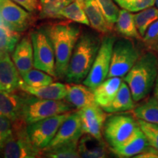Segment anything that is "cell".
Here are the masks:
<instances>
[{
  "instance_id": "cell-34",
  "label": "cell",
  "mask_w": 158,
  "mask_h": 158,
  "mask_svg": "<svg viewBox=\"0 0 158 158\" xmlns=\"http://www.w3.org/2000/svg\"><path fill=\"white\" fill-rule=\"evenodd\" d=\"M8 117L0 113V152L13 131V124Z\"/></svg>"
},
{
  "instance_id": "cell-43",
  "label": "cell",
  "mask_w": 158,
  "mask_h": 158,
  "mask_svg": "<svg viewBox=\"0 0 158 158\" xmlns=\"http://www.w3.org/2000/svg\"><path fill=\"white\" fill-rule=\"evenodd\" d=\"M76 1L81 2H86V1H87V0H76Z\"/></svg>"
},
{
  "instance_id": "cell-30",
  "label": "cell",
  "mask_w": 158,
  "mask_h": 158,
  "mask_svg": "<svg viewBox=\"0 0 158 158\" xmlns=\"http://www.w3.org/2000/svg\"><path fill=\"white\" fill-rule=\"evenodd\" d=\"M78 142L65 143L59 147L43 150V155L51 158H78L81 157L78 149Z\"/></svg>"
},
{
  "instance_id": "cell-3",
  "label": "cell",
  "mask_w": 158,
  "mask_h": 158,
  "mask_svg": "<svg viewBox=\"0 0 158 158\" xmlns=\"http://www.w3.org/2000/svg\"><path fill=\"white\" fill-rule=\"evenodd\" d=\"M100 43L96 37L84 34L79 37L71 56L65 80L68 83L79 84L88 76Z\"/></svg>"
},
{
  "instance_id": "cell-20",
  "label": "cell",
  "mask_w": 158,
  "mask_h": 158,
  "mask_svg": "<svg viewBox=\"0 0 158 158\" xmlns=\"http://www.w3.org/2000/svg\"><path fill=\"white\" fill-rule=\"evenodd\" d=\"M122 80L120 77L108 78L93 89L95 101L103 108L108 106L117 94Z\"/></svg>"
},
{
  "instance_id": "cell-31",
  "label": "cell",
  "mask_w": 158,
  "mask_h": 158,
  "mask_svg": "<svg viewBox=\"0 0 158 158\" xmlns=\"http://www.w3.org/2000/svg\"><path fill=\"white\" fill-rule=\"evenodd\" d=\"M23 81L31 86H46L54 82V76L38 69H31L21 76Z\"/></svg>"
},
{
  "instance_id": "cell-14",
  "label": "cell",
  "mask_w": 158,
  "mask_h": 158,
  "mask_svg": "<svg viewBox=\"0 0 158 158\" xmlns=\"http://www.w3.org/2000/svg\"><path fill=\"white\" fill-rule=\"evenodd\" d=\"M149 146L147 136L138 125L130 138L117 147H112L111 151L119 157H131L142 152Z\"/></svg>"
},
{
  "instance_id": "cell-16",
  "label": "cell",
  "mask_w": 158,
  "mask_h": 158,
  "mask_svg": "<svg viewBox=\"0 0 158 158\" xmlns=\"http://www.w3.org/2000/svg\"><path fill=\"white\" fill-rule=\"evenodd\" d=\"M12 59L21 76L32 69L34 66V53L30 37H23L18 43L13 51Z\"/></svg>"
},
{
  "instance_id": "cell-6",
  "label": "cell",
  "mask_w": 158,
  "mask_h": 158,
  "mask_svg": "<svg viewBox=\"0 0 158 158\" xmlns=\"http://www.w3.org/2000/svg\"><path fill=\"white\" fill-rule=\"evenodd\" d=\"M139 57V51L130 40L121 39L116 41L114 45L108 78L125 76Z\"/></svg>"
},
{
  "instance_id": "cell-25",
  "label": "cell",
  "mask_w": 158,
  "mask_h": 158,
  "mask_svg": "<svg viewBox=\"0 0 158 158\" xmlns=\"http://www.w3.org/2000/svg\"><path fill=\"white\" fill-rule=\"evenodd\" d=\"M138 119L158 125V101L155 97L149 98L133 110Z\"/></svg>"
},
{
  "instance_id": "cell-39",
  "label": "cell",
  "mask_w": 158,
  "mask_h": 158,
  "mask_svg": "<svg viewBox=\"0 0 158 158\" xmlns=\"http://www.w3.org/2000/svg\"><path fill=\"white\" fill-rule=\"evenodd\" d=\"M154 97L157 99L158 101V75L155 84V89H154Z\"/></svg>"
},
{
  "instance_id": "cell-4",
  "label": "cell",
  "mask_w": 158,
  "mask_h": 158,
  "mask_svg": "<svg viewBox=\"0 0 158 158\" xmlns=\"http://www.w3.org/2000/svg\"><path fill=\"white\" fill-rule=\"evenodd\" d=\"M71 108L72 105L62 100L29 97L24 98L22 118L27 124H29L51 116L67 113Z\"/></svg>"
},
{
  "instance_id": "cell-12",
  "label": "cell",
  "mask_w": 158,
  "mask_h": 158,
  "mask_svg": "<svg viewBox=\"0 0 158 158\" xmlns=\"http://www.w3.org/2000/svg\"><path fill=\"white\" fill-rule=\"evenodd\" d=\"M0 13L5 24L13 30L20 32L28 28L30 15L13 0H0Z\"/></svg>"
},
{
  "instance_id": "cell-29",
  "label": "cell",
  "mask_w": 158,
  "mask_h": 158,
  "mask_svg": "<svg viewBox=\"0 0 158 158\" xmlns=\"http://www.w3.org/2000/svg\"><path fill=\"white\" fill-rule=\"evenodd\" d=\"M134 20L138 32L143 37L149 26L158 20V9L150 7L134 15Z\"/></svg>"
},
{
  "instance_id": "cell-8",
  "label": "cell",
  "mask_w": 158,
  "mask_h": 158,
  "mask_svg": "<svg viewBox=\"0 0 158 158\" xmlns=\"http://www.w3.org/2000/svg\"><path fill=\"white\" fill-rule=\"evenodd\" d=\"M115 42L116 38L113 36H105L102 40L92 68L83 81V84L92 90L108 78Z\"/></svg>"
},
{
  "instance_id": "cell-37",
  "label": "cell",
  "mask_w": 158,
  "mask_h": 158,
  "mask_svg": "<svg viewBox=\"0 0 158 158\" xmlns=\"http://www.w3.org/2000/svg\"><path fill=\"white\" fill-rule=\"evenodd\" d=\"M13 1L29 12L37 10L39 7L38 0H13Z\"/></svg>"
},
{
  "instance_id": "cell-28",
  "label": "cell",
  "mask_w": 158,
  "mask_h": 158,
  "mask_svg": "<svg viewBox=\"0 0 158 158\" xmlns=\"http://www.w3.org/2000/svg\"><path fill=\"white\" fill-rule=\"evenodd\" d=\"M84 3L73 0L62 9L61 15L62 18L68 19L74 22L89 26V21L84 9Z\"/></svg>"
},
{
  "instance_id": "cell-5",
  "label": "cell",
  "mask_w": 158,
  "mask_h": 158,
  "mask_svg": "<svg viewBox=\"0 0 158 158\" xmlns=\"http://www.w3.org/2000/svg\"><path fill=\"white\" fill-rule=\"evenodd\" d=\"M26 124L23 118L13 122V131L2 149L4 157L35 158L42 153L31 143Z\"/></svg>"
},
{
  "instance_id": "cell-32",
  "label": "cell",
  "mask_w": 158,
  "mask_h": 158,
  "mask_svg": "<svg viewBox=\"0 0 158 158\" xmlns=\"http://www.w3.org/2000/svg\"><path fill=\"white\" fill-rule=\"evenodd\" d=\"M108 22L114 26L117 21L119 10L113 0H96Z\"/></svg>"
},
{
  "instance_id": "cell-41",
  "label": "cell",
  "mask_w": 158,
  "mask_h": 158,
  "mask_svg": "<svg viewBox=\"0 0 158 158\" xmlns=\"http://www.w3.org/2000/svg\"><path fill=\"white\" fill-rule=\"evenodd\" d=\"M2 23H5L3 21V19L2 18V15H1V13H0V24H2Z\"/></svg>"
},
{
  "instance_id": "cell-7",
  "label": "cell",
  "mask_w": 158,
  "mask_h": 158,
  "mask_svg": "<svg viewBox=\"0 0 158 158\" xmlns=\"http://www.w3.org/2000/svg\"><path fill=\"white\" fill-rule=\"evenodd\" d=\"M69 114L67 112L27 124V133L32 145L43 152L56 135L59 127Z\"/></svg>"
},
{
  "instance_id": "cell-35",
  "label": "cell",
  "mask_w": 158,
  "mask_h": 158,
  "mask_svg": "<svg viewBox=\"0 0 158 158\" xmlns=\"http://www.w3.org/2000/svg\"><path fill=\"white\" fill-rule=\"evenodd\" d=\"M143 40L148 46L158 51V20L149 26L143 37Z\"/></svg>"
},
{
  "instance_id": "cell-36",
  "label": "cell",
  "mask_w": 158,
  "mask_h": 158,
  "mask_svg": "<svg viewBox=\"0 0 158 158\" xmlns=\"http://www.w3.org/2000/svg\"><path fill=\"white\" fill-rule=\"evenodd\" d=\"M155 0H125L121 7L130 12H139L152 7Z\"/></svg>"
},
{
  "instance_id": "cell-40",
  "label": "cell",
  "mask_w": 158,
  "mask_h": 158,
  "mask_svg": "<svg viewBox=\"0 0 158 158\" xmlns=\"http://www.w3.org/2000/svg\"><path fill=\"white\" fill-rule=\"evenodd\" d=\"M114 1H115L118 4L120 7H121V6L122 5V4L124 2V1H125V0H114Z\"/></svg>"
},
{
  "instance_id": "cell-18",
  "label": "cell",
  "mask_w": 158,
  "mask_h": 158,
  "mask_svg": "<svg viewBox=\"0 0 158 158\" xmlns=\"http://www.w3.org/2000/svg\"><path fill=\"white\" fill-rule=\"evenodd\" d=\"M24 98L13 92L0 90V113L8 117L12 122L22 118V110Z\"/></svg>"
},
{
  "instance_id": "cell-10",
  "label": "cell",
  "mask_w": 158,
  "mask_h": 158,
  "mask_svg": "<svg viewBox=\"0 0 158 158\" xmlns=\"http://www.w3.org/2000/svg\"><path fill=\"white\" fill-rule=\"evenodd\" d=\"M138 125V122L130 115L119 114L111 116L105 122V138L111 148L117 147L130 137Z\"/></svg>"
},
{
  "instance_id": "cell-22",
  "label": "cell",
  "mask_w": 158,
  "mask_h": 158,
  "mask_svg": "<svg viewBox=\"0 0 158 158\" xmlns=\"http://www.w3.org/2000/svg\"><path fill=\"white\" fill-rule=\"evenodd\" d=\"M134 102L135 101L132 96L129 86L125 82L122 81L115 98L108 106L102 109L104 110V111L110 114L127 111L134 109L135 108Z\"/></svg>"
},
{
  "instance_id": "cell-26",
  "label": "cell",
  "mask_w": 158,
  "mask_h": 158,
  "mask_svg": "<svg viewBox=\"0 0 158 158\" xmlns=\"http://www.w3.org/2000/svg\"><path fill=\"white\" fill-rule=\"evenodd\" d=\"M20 37L19 31L13 30L5 23L0 24V54L13 52Z\"/></svg>"
},
{
  "instance_id": "cell-11",
  "label": "cell",
  "mask_w": 158,
  "mask_h": 158,
  "mask_svg": "<svg viewBox=\"0 0 158 158\" xmlns=\"http://www.w3.org/2000/svg\"><path fill=\"white\" fill-rule=\"evenodd\" d=\"M83 133L81 118L79 110L71 113L61 124L56 135L45 149H51L72 142H78Z\"/></svg>"
},
{
  "instance_id": "cell-42",
  "label": "cell",
  "mask_w": 158,
  "mask_h": 158,
  "mask_svg": "<svg viewBox=\"0 0 158 158\" xmlns=\"http://www.w3.org/2000/svg\"><path fill=\"white\" fill-rule=\"evenodd\" d=\"M155 4L156 7H157V8L158 9V0H155Z\"/></svg>"
},
{
  "instance_id": "cell-24",
  "label": "cell",
  "mask_w": 158,
  "mask_h": 158,
  "mask_svg": "<svg viewBox=\"0 0 158 158\" xmlns=\"http://www.w3.org/2000/svg\"><path fill=\"white\" fill-rule=\"evenodd\" d=\"M116 29L119 34L126 37L138 40L143 39L136 27L134 15L125 9L119 10L117 21L116 22Z\"/></svg>"
},
{
  "instance_id": "cell-27",
  "label": "cell",
  "mask_w": 158,
  "mask_h": 158,
  "mask_svg": "<svg viewBox=\"0 0 158 158\" xmlns=\"http://www.w3.org/2000/svg\"><path fill=\"white\" fill-rule=\"evenodd\" d=\"M73 0H40V15L47 19H62L61 11Z\"/></svg>"
},
{
  "instance_id": "cell-38",
  "label": "cell",
  "mask_w": 158,
  "mask_h": 158,
  "mask_svg": "<svg viewBox=\"0 0 158 158\" xmlns=\"http://www.w3.org/2000/svg\"><path fill=\"white\" fill-rule=\"evenodd\" d=\"M134 157L135 158H158V151L151 146H149L142 152L138 154Z\"/></svg>"
},
{
  "instance_id": "cell-17",
  "label": "cell",
  "mask_w": 158,
  "mask_h": 158,
  "mask_svg": "<svg viewBox=\"0 0 158 158\" xmlns=\"http://www.w3.org/2000/svg\"><path fill=\"white\" fill-rule=\"evenodd\" d=\"M19 87L31 95L48 100H62L66 98L68 93V86L62 83H52L46 86L35 87L26 84L22 80Z\"/></svg>"
},
{
  "instance_id": "cell-33",
  "label": "cell",
  "mask_w": 158,
  "mask_h": 158,
  "mask_svg": "<svg viewBox=\"0 0 158 158\" xmlns=\"http://www.w3.org/2000/svg\"><path fill=\"white\" fill-rule=\"evenodd\" d=\"M138 122L147 136L149 145L158 151V125L141 119H138Z\"/></svg>"
},
{
  "instance_id": "cell-23",
  "label": "cell",
  "mask_w": 158,
  "mask_h": 158,
  "mask_svg": "<svg viewBox=\"0 0 158 158\" xmlns=\"http://www.w3.org/2000/svg\"><path fill=\"white\" fill-rule=\"evenodd\" d=\"M78 149L81 157L102 158L106 157V149L102 140L88 134L80 138Z\"/></svg>"
},
{
  "instance_id": "cell-13",
  "label": "cell",
  "mask_w": 158,
  "mask_h": 158,
  "mask_svg": "<svg viewBox=\"0 0 158 158\" xmlns=\"http://www.w3.org/2000/svg\"><path fill=\"white\" fill-rule=\"evenodd\" d=\"M83 133L102 140L106 115L104 110L98 104L86 106L79 110Z\"/></svg>"
},
{
  "instance_id": "cell-1",
  "label": "cell",
  "mask_w": 158,
  "mask_h": 158,
  "mask_svg": "<svg viewBox=\"0 0 158 158\" xmlns=\"http://www.w3.org/2000/svg\"><path fill=\"white\" fill-rule=\"evenodd\" d=\"M46 33L54 48L56 77L64 78L71 56L80 37V29L76 25L62 22L51 25Z\"/></svg>"
},
{
  "instance_id": "cell-9",
  "label": "cell",
  "mask_w": 158,
  "mask_h": 158,
  "mask_svg": "<svg viewBox=\"0 0 158 158\" xmlns=\"http://www.w3.org/2000/svg\"><path fill=\"white\" fill-rule=\"evenodd\" d=\"M30 38L33 46L35 68L56 77L54 51L48 34L42 31H35L31 33Z\"/></svg>"
},
{
  "instance_id": "cell-2",
  "label": "cell",
  "mask_w": 158,
  "mask_h": 158,
  "mask_svg": "<svg viewBox=\"0 0 158 158\" xmlns=\"http://www.w3.org/2000/svg\"><path fill=\"white\" fill-rule=\"evenodd\" d=\"M158 75V58L153 52L139 57L134 66L124 76L135 102L143 100L155 86Z\"/></svg>"
},
{
  "instance_id": "cell-15",
  "label": "cell",
  "mask_w": 158,
  "mask_h": 158,
  "mask_svg": "<svg viewBox=\"0 0 158 158\" xmlns=\"http://www.w3.org/2000/svg\"><path fill=\"white\" fill-rule=\"evenodd\" d=\"M21 75L9 54H0V90L13 92L20 86Z\"/></svg>"
},
{
  "instance_id": "cell-19",
  "label": "cell",
  "mask_w": 158,
  "mask_h": 158,
  "mask_svg": "<svg viewBox=\"0 0 158 158\" xmlns=\"http://www.w3.org/2000/svg\"><path fill=\"white\" fill-rule=\"evenodd\" d=\"M68 86L66 100L73 106L81 109L86 106L97 104L94 92L86 85L74 84Z\"/></svg>"
},
{
  "instance_id": "cell-21",
  "label": "cell",
  "mask_w": 158,
  "mask_h": 158,
  "mask_svg": "<svg viewBox=\"0 0 158 158\" xmlns=\"http://www.w3.org/2000/svg\"><path fill=\"white\" fill-rule=\"evenodd\" d=\"M84 9L90 26L101 33L110 32L113 27L108 22L96 0H87L84 3Z\"/></svg>"
}]
</instances>
